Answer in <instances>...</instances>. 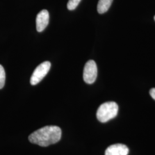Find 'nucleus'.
I'll use <instances>...</instances> for the list:
<instances>
[{
    "label": "nucleus",
    "instance_id": "9",
    "mask_svg": "<svg viewBox=\"0 0 155 155\" xmlns=\"http://www.w3.org/2000/svg\"><path fill=\"white\" fill-rule=\"evenodd\" d=\"M81 0H69L67 3V8L70 11H72L76 9Z\"/></svg>",
    "mask_w": 155,
    "mask_h": 155
},
{
    "label": "nucleus",
    "instance_id": "1",
    "mask_svg": "<svg viewBox=\"0 0 155 155\" xmlns=\"http://www.w3.org/2000/svg\"><path fill=\"white\" fill-rule=\"evenodd\" d=\"M61 136V128L57 126L41 127L31 134L28 137L31 143L41 147H48L58 143Z\"/></svg>",
    "mask_w": 155,
    "mask_h": 155
},
{
    "label": "nucleus",
    "instance_id": "3",
    "mask_svg": "<svg viewBox=\"0 0 155 155\" xmlns=\"http://www.w3.org/2000/svg\"><path fill=\"white\" fill-rule=\"evenodd\" d=\"M51 63L50 61H44L36 68L31 78L30 82L32 85H36L39 83L45 77L50 71Z\"/></svg>",
    "mask_w": 155,
    "mask_h": 155
},
{
    "label": "nucleus",
    "instance_id": "2",
    "mask_svg": "<svg viewBox=\"0 0 155 155\" xmlns=\"http://www.w3.org/2000/svg\"><path fill=\"white\" fill-rule=\"evenodd\" d=\"M118 106L114 102H107L100 106L97 112V117L101 122H107L117 116Z\"/></svg>",
    "mask_w": 155,
    "mask_h": 155
},
{
    "label": "nucleus",
    "instance_id": "11",
    "mask_svg": "<svg viewBox=\"0 0 155 155\" xmlns=\"http://www.w3.org/2000/svg\"><path fill=\"white\" fill-rule=\"evenodd\" d=\"M154 19H155V17H154Z\"/></svg>",
    "mask_w": 155,
    "mask_h": 155
},
{
    "label": "nucleus",
    "instance_id": "5",
    "mask_svg": "<svg viewBox=\"0 0 155 155\" xmlns=\"http://www.w3.org/2000/svg\"><path fill=\"white\" fill-rule=\"evenodd\" d=\"M49 13L47 10H42L38 14L36 17V29L40 32L45 30L49 23Z\"/></svg>",
    "mask_w": 155,
    "mask_h": 155
},
{
    "label": "nucleus",
    "instance_id": "7",
    "mask_svg": "<svg viewBox=\"0 0 155 155\" xmlns=\"http://www.w3.org/2000/svg\"><path fill=\"white\" fill-rule=\"evenodd\" d=\"M113 0H99L97 11L100 14H103L109 10Z\"/></svg>",
    "mask_w": 155,
    "mask_h": 155
},
{
    "label": "nucleus",
    "instance_id": "10",
    "mask_svg": "<svg viewBox=\"0 0 155 155\" xmlns=\"http://www.w3.org/2000/svg\"><path fill=\"white\" fill-rule=\"evenodd\" d=\"M150 95L152 97V98L155 100V88H152L150 90Z\"/></svg>",
    "mask_w": 155,
    "mask_h": 155
},
{
    "label": "nucleus",
    "instance_id": "4",
    "mask_svg": "<svg viewBox=\"0 0 155 155\" xmlns=\"http://www.w3.org/2000/svg\"><path fill=\"white\" fill-rule=\"evenodd\" d=\"M97 66L96 63L90 60L87 61L84 67L83 70V79L87 84H92L95 81L97 77Z\"/></svg>",
    "mask_w": 155,
    "mask_h": 155
},
{
    "label": "nucleus",
    "instance_id": "8",
    "mask_svg": "<svg viewBox=\"0 0 155 155\" xmlns=\"http://www.w3.org/2000/svg\"><path fill=\"white\" fill-rule=\"evenodd\" d=\"M5 72L4 67L0 64V89H2L5 83Z\"/></svg>",
    "mask_w": 155,
    "mask_h": 155
},
{
    "label": "nucleus",
    "instance_id": "6",
    "mask_svg": "<svg viewBox=\"0 0 155 155\" xmlns=\"http://www.w3.org/2000/svg\"><path fill=\"white\" fill-rule=\"evenodd\" d=\"M129 149L125 145L116 144L109 146L105 151V155H127Z\"/></svg>",
    "mask_w": 155,
    "mask_h": 155
}]
</instances>
